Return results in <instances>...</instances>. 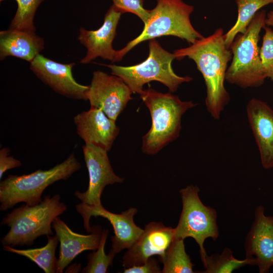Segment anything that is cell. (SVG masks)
<instances>
[{
  "mask_svg": "<svg viewBox=\"0 0 273 273\" xmlns=\"http://www.w3.org/2000/svg\"><path fill=\"white\" fill-rule=\"evenodd\" d=\"M113 5L122 14L126 12L136 15L146 24L150 16V10L144 7V0H112Z\"/></svg>",
  "mask_w": 273,
  "mask_h": 273,
  "instance_id": "27",
  "label": "cell"
},
{
  "mask_svg": "<svg viewBox=\"0 0 273 273\" xmlns=\"http://www.w3.org/2000/svg\"><path fill=\"white\" fill-rule=\"evenodd\" d=\"M75 208L83 218L84 228L87 233L92 231L89 224L92 216H101L109 220L114 233V236L111 237L112 247L110 251L115 255L122 250L128 249L144 231L134 222L133 216L138 211L135 208L130 207L120 214L111 212L102 205L94 206L81 203L76 205Z\"/></svg>",
  "mask_w": 273,
  "mask_h": 273,
  "instance_id": "11",
  "label": "cell"
},
{
  "mask_svg": "<svg viewBox=\"0 0 273 273\" xmlns=\"http://www.w3.org/2000/svg\"><path fill=\"white\" fill-rule=\"evenodd\" d=\"M246 258L257 265L259 272H268L273 266V215L266 216L259 205L245 241Z\"/></svg>",
  "mask_w": 273,
  "mask_h": 273,
  "instance_id": "13",
  "label": "cell"
},
{
  "mask_svg": "<svg viewBox=\"0 0 273 273\" xmlns=\"http://www.w3.org/2000/svg\"><path fill=\"white\" fill-rule=\"evenodd\" d=\"M248 121L259 151L262 167H273V109L255 98L247 104Z\"/></svg>",
  "mask_w": 273,
  "mask_h": 273,
  "instance_id": "18",
  "label": "cell"
},
{
  "mask_svg": "<svg viewBox=\"0 0 273 273\" xmlns=\"http://www.w3.org/2000/svg\"><path fill=\"white\" fill-rule=\"evenodd\" d=\"M88 86L86 98L90 107L101 109L115 121L132 99L131 90L121 78L100 70L93 72Z\"/></svg>",
  "mask_w": 273,
  "mask_h": 273,
  "instance_id": "9",
  "label": "cell"
},
{
  "mask_svg": "<svg viewBox=\"0 0 273 273\" xmlns=\"http://www.w3.org/2000/svg\"><path fill=\"white\" fill-rule=\"evenodd\" d=\"M161 269L157 260L151 257L143 264L125 268L124 273H160Z\"/></svg>",
  "mask_w": 273,
  "mask_h": 273,
  "instance_id": "29",
  "label": "cell"
},
{
  "mask_svg": "<svg viewBox=\"0 0 273 273\" xmlns=\"http://www.w3.org/2000/svg\"><path fill=\"white\" fill-rule=\"evenodd\" d=\"M18 5L11 29L35 31L33 19L37 8L43 0H15Z\"/></svg>",
  "mask_w": 273,
  "mask_h": 273,
  "instance_id": "24",
  "label": "cell"
},
{
  "mask_svg": "<svg viewBox=\"0 0 273 273\" xmlns=\"http://www.w3.org/2000/svg\"><path fill=\"white\" fill-rule=\"evenodd\" d=\"M238 8V17L233 26L224 34L225 44L230 47L236 37L243 34L255 14L262 7L273 3V0H236Z\"/></svg>",
  "mask_w": 273,
  "mask_h": 273,
  "instance_id": "21",
  "label": "cell"
},
{
  "mask_svg": "<svg viewBox=\"0 0 273 273\" xmlns=\"http://www.w3.org/2000/svg\"><path fill=\"white\" fill-rule=\"evenodd\" d=\"M108 235V230L102 231L100 245L96 251L87 256V263L82 269L83 273H106L108 268L112 265L115 255L109 251L108 254L105 252V246Z\"/></svg>",
  "mask_w": 273,
  "mask_h": 273,
  "instance_id": "25",
  "label": "cell"
},
{
  "mask_svg": "<svg viewBox=\"0 0 273 273\" xmlns=\"http://www.w3.org/2000/svg\"><path fill=\"white\" fill-rule=\"evenodd\" d=\"M173 54L178 60L188 57L195 62L206 87V109L213 118L219 120L230 100L224 83L228 64L233 57L225 44L223 29L218 28L211 35L197 40L188 47L176 50Z\"/></svg>",
  "mask_w": 273,
  "mask_h": 273,
  "instance_id": "1",
  "label": "cell"
},
{
  "mask_svg": "<svg viewBox=\"0 0 273 273\" xmlns=\"http://www.w3.org/2000/svg\"><path fill=\"white\" fill-rule=\"evenodd\" d=\"M82 150L88 172L89 184L85 192L76 191L74 195L83 204L101 206V196L105 187L108 185L122 183L124 178L114 172L107 151L92 144H85L82 146Z\"/></svg>",
  "mask_w": 273,
  "mask_h": 273,
  "instance_id": "10",
  "label": "cell"
},
{
  "mask_svg": "<svg viewBox=\"0 0 273 273\" xmlns=\"http://www.w3.org/2000/svg\"><path fill=\"white\" fill-rule=\"evenodd\" d=\"M174 238V229L162 222H151L122 257L125 268L144 264L153 255L162 256Z\"/></svg>",
  "mask_w": 273,
  "mask_h": 273,
  "instance_id": "14",
  "label": "cell"
},
{
  "mask_svg": "<svg viewBox=\"0 0 273 273\" xmlns=\"http://www.w3.org/2000/svg\"><path fill=\"white\" fill-rule=\"evenodd\" d=\"M116 121L100 109L90 108L74 117L77 133L85 144L109 151L119 132Z\"/></svg>",
  "mask_w": 273,
  "mask_h": 273,
  "instance_id": "16",
  "label": "cell"
},
{
  "mask_svg": "<svg viewBox=\"0 0 273 273\" xmlns=\"http://www.w3.org/2000/svg\"><path fill=\"white\" fill-rule=\"evenodd\" d=\"M140 96L152 118L150 129L143 137L142 150L145 154L154 155L178 137L183 115L197 104L182 101L170 92L162 93L151 87Z\"/></svg>",
  "mask_w": 273,
  "mask_h": 273,
  "instance_id": "2",
  "label": "cell"
},
{
  "mask_svg": "<svg viewBox=\"0 0 273 273\" xmlns=\"http://www.w3.org/2000/svg\"><path fill=\"white\" fill-rule=\"evenodd\" d=\"M80 167L72 153L65 161L49 169H38L22 175H9L0 183L1 211L7 210L20 202L29 206L39 203L46 188L57 181L68 178Z\"/></svg>",
  "mask_w": 273,
  "mask_h": 273,
  "instance_id": "5",
  "label": "cell"
},
{
  "mask_svg": "<svg viewBox=\"0 0 273 273\" xmlns=\"http://www.w3.org/2000/svg\"><path fill=\"white\" fill-rule=\"evenodd\" d=\"M155 7L150 10V16L142 32L117 51V62L138 44L162 36L171 35L193 44L204 36L193 26L190 15L194 7L183 0H156Z\"/></svg>",
  "mask_w": 273,
  "mask_h": 273,
  "instance_id": "4",
  "label": "cell"
},
{
  "mask_svg": "<svg viewBox=\"0 0 273 273\" xmlns=\"http://www.w3.org/2000/svg\"><path fill=\"white\" fill-rule=\"evenodd\" d=\"M122 13L113 5L105 15L103 25L97 30H87L80 27L78 40L87 50L80 63L87 64L98 57L114 63L117 62V51L113 49V41Z\"/></svg>",
  "mask_w": 273,
  "mask_h": 273,
  "instance_id": "15",
  "label": "cell"
},
{
  "mask_svg": "<svg viewBox=\"0 0 273 273\" xmlns=\"http://www.w3.org/2000/svg\"><path fill=\"white\" fill-rule=\"evenodd\" d=\"M44 48L35 31L11 29L0 32V59L14 56L31 63Z\"/></svg>",
  "mask_w": 273,
  "mask_h": 273,
  "instance_id": "19",
  "label": "cell"
},
{
  "mask_svg": "<svg viewBox=\"0 0 273 273\" xmlns=\"http://www.w3.org/2000/svg\"><path fill=\"white\" fill-rule=\"evenodd\" d=\"M48 242L43 247L29 249H17L8 245L3 246L5 251L24 256L36 263L45 273L56 272L58 259L55 253L59 242L56 235L47 236Z\"/></svg>",
  "mask_w": 273,
  "mask_h": 273,
  "instance_id": "20",
  "label": "cell"
},
{
  "mask_svg": "<svg viewBox=\"0 0 273 273\" xmlns=\"http://www.w3.org/2000/svg\"><path fill=\"white\" fill-rule=\"evenodd\" d=\"M197 186L190 185L181 189L183 208L174 238H193L199 245L202 261L207 255L204 247L205 240L211 238L216 240L219 236L217 213L212 207L205 205L199 196Z\"/></svg>",
  "mask_w": 273,
  "mask_h": 273,
  "instance_id": "8",
  "label": "cell"
},
{
  "mask_svg": "<svg viewBox=\"0 0 273 273\" xmlns=\"http://www.w3.org/2000/svg\"><path fill=\"white\" fill-rule=\"evenodd\" d=\"M174 54L164 50L156 39L149 40V55L142 62L130 66L105 65L111 70V74L121 78L129 87L132 93L141 95L143 86L151 81H157L165 85L169 92H175L179 85L188 82L192 78L180 76L174 72L171 63Z\"/></svg>",
  "mask_w": 273,
  "mask_h": 273,
  "instance_id": "7",
  "label": "cell"
},
{
  "mask_svg": "<svg viewBox=\"0 0 273 273\" xmlns=\"http://www.w3.org/2000/svg\"><path fill=\"white\" fill-rule=\"evenodd\" d=\"M265 24L267 26L273 27V11H270L266 15Z\"/></svg>",
  "mask_w": 273,
  "mask_h": 273,
  "instance_id": "30",
  "label": "cell"
},
{
  "mask_svg": "<svg viewBox=\"0 0 273 273\" xmlns=\"http://www.w3.org/2000/svg\"><path fill=\"white\" fill-rule=\"evenodd\" d=\"M205 270L202 273H231L246 265H254L249 259L239 260L233 255L232 250L225 248L220 254H214L206 255L202 261Z\"/></svg>",
  "mask_w": 273,
  "mask_h": 273,
  "instance_id": "23",
  "label": "cell"
},
{
  "mask_svg": "<svg viewBox=\"0 0 273 273\" xmlns=\"http://www.w3.org/2000/svg\"><path fill=\"white\" fill-rule=\"evenodd\" d=\"M10 149L3 148L0 150V178L1 179L8 170L18 167L22 165L20 160L9 156Z\"/></svg>",
  "mask_w": 273,
  "mask_h": 273,
  "instance_id": "28",
  "label": "cell"
},
{
  "mask_svg": "<svg viewBox=\"0 0 273 273\" xmlns=\"http://www.w3.org/2000/svg\"><path fill=\"white\" fill-rule=\"evenodd\" d=\"M67 205L60 201V196H46L39 203L23 204L4 217L1 225H7L9 231L1 240L3 246H30L39 237L53 235L54 220L63 214Z\"/></svg>",
  "mask_w": 273,
  "mask_h": 273,
  "instance_id": "3",
  "label": "cell"
},
{
  "mask_svg": "<svg viewBox=\"0 0 273 273\" xmlns=\"http://www.w3.org/2000/svg\"><path fill=\"white\" fill-rule=\"evenodd\" d=\"M74 63L62 64L38 54L30 63V69L44 84L66 97L87 100L89 86L78 83L73 78Z\"/></svg>",
  "mask_w": 273,
  "mask_h": 273,
  "instance_id": "12",
  "label": "cell"
},
{
  "mask_svg": "<svg viewBox=\"0 0 273 273\" xmlns=\"http://www.w3.org/2000/svg\"><path fill=\"white\" fill-rule=\"evenodd\" d=\"M4 1V0H0V1Z\"/></svg>",
  "mask_w": 273,
  "mask_h": 273,
  "instance_id": "31",
  "label": "cell"
},
{
  "mask_svg": "<svg viewBox=\"0 0 273 273\" xmlns=\"http://www.w3.org/2000/svg\"><path fill=\"white\" fill-rule=\"evenodd\" d=\"M263 28L265 33L260 48V57L266 78L273 80V30L267 26Z\"/></svg>",
  "mask_w": 273,
  "mask_h": 273,
  "instance_id": "26",
  "label": "cell"
},
{
  "mask_svg": "<svg viewBox=\"0 0 273 273\" xmlns=\"http://www.w3.org/2000/svg\"><path fill=\"white\" fill-rule=\"evenodd\" d=\"M266 14L258 11L243 34L236 37L230 50L232 61L227 69L225 81L243 88L257 87L263 84L266 77L260 57L258 43L261 30L265 26Z\"/></svg>",
  "mask_w": 273,
  "mask_h": 273,
  "instance_id": "6",
  "label": "cell"
},
{
  "mask_svg": "<svg viewBox=\"0 0 273 273\" xmlns=\"http://www.w3.org/2000/svg\"><path fill=\"white\" fill-rule=\"evenodd\" d=\"M162 273H193L194 264L186 253L184 240L174 238L165 253L159 257Z\"/></svg>",
  "mask_w": 273,
  "mask_h": 273,
  "instance_id": "22",
  "label": "cell"
},
{
  "mask_svg": "<svg viewBox=\"0 0 273 273\" xmlns=\"http://www.w3.org/2000/svg\"><path fill=\"white\" fill-rule=\"evenodd\" d=\"M52 228L60 244L57 273L62 272L82 252L96 250L100 245L103 231L100 226L95 225L92 227L89 235L77 234L72 231L59 216L53 221Z\"/></svg>",
  "mask_w": 273,
  "mask_h": 273,
  "instance_id": "17",
  "label": "cell"
}]
</instances>
